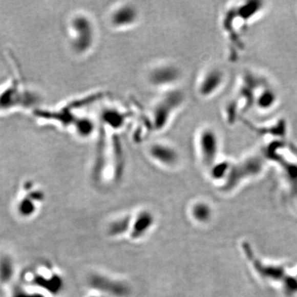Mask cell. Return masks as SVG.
<instances>
[{
  "label": "cell",
  "instance_id": "1",
  "mask_svg": "<svg viewBox=\"0 0 297 297\" xmlns=\"http://www.w3.org/2000/svg\"><path fill=\"white\" fill-rule=\"evenodd\" d=\"M71 41L74 49L84 51L90 47L94 40V28L83 16H77L70 23Z\"/></svg>",
  "mask_w": 297,
  "mask_h": 297
},
{
  "label": "cell",
  "instance_id": "2",
  "mask_svg": "<svg viewBox=\"0 0 297 297\" xmlns=\"http://www.w3.org/2000/svg\"><path fill=\"white\" fill-rule=\"evenodd\" d=\"M89 284L94 289L99 290L115 297H126L130 294V288L125 282L111 279L109 277L95 274L90 278Z\"/></svg>",
  "mask_w": 297,
  "mask_h": 297
},
{
  "label": "cell",
  "instance_id": "3",
  "mask_svg": "<svg viewBox=\"0 0 297 297\" xmlns=\"http://www.w3.org/2000/svg\"><path fill=\"white\" fill-rule=\"evenodd\" d=\"M24 93L25 90L22 85L15 80L3 85L0 88V113L14 109L21 104V101L17 98H21Z\"/></svg>",
  "mask_w": 297,
  "mask_h": 297
},
{
  "label": "cell",
  "instance_id": "4",
  "mask_svg": "<svg viewBox=\"0 0 297 297\" xmlns=\"http://www.w3.org/2000/svg\"><path fill=\"white\" fill-rule=\"evenodd\" d=\"M155 223V217L151 211L144 210L136 217L131 228V236L134 240L140 239L150 231Z\"/></svg>",
  "mask_w": 297,
  "mask_h": 297
},
{
  "label": "cell",
  "instance_id": "5",
  "mask_svg": "<svg viewBox=\"0 0 297 297\" xmlns=\"http://www.w3.org/2000/svg\"><path fill=\"white\" fill-rule=\"evenodd\" d=\"M151 156L160 163L172 166L178 162V154L172 147L167 144H154L150 151Z\"/></svg>",
  "mask_w": 297,
  "mask_h": 297
},
{
  "label": "cell",
  "instance_id": "6",
  "mask_svg": "<svg viewBox=\"0 0 297 297\" xmlns=\"http://www.w3.org/2000/svg\"><path fill=\"white\" fill-rule=\"evenodd\" d=\"M213 132L204 131L200 136V148L202 157L206 163H210L214 159L217 151V138Z\"/></svg>",
  "mask_w": 297,
  "mask_h": 297
},
{
  "label": "cell",
  "instance_id": "7",
  "mask_svg": "<svg viewBox=\"0 0 297 297\" xmlns=\"http://www.w3.org/2000/svg\"><path fill=\"white\" fill-rule=\"evenodd\" d=\"M137 17V13L136 9L132 8V6H120V8L112 13L111 16V21L113 23V25L116 27H125V26L131 25L136 21Z\"/></svg>",
  "mask_w": 297,
  "mask_h": 297
},
{
  "label": "cell",
  "instance_id": "8",
  "mask_svg": "<svg viewBox=\"0 0 297 297\" xmlns=\"http://www.w3.org/2000/svg\"><path fill=\"white\" fill-rule=\"evenodd\" d=\"M176 71L171 67H163L158 68L151 74V80L153 79L154 83L156 84H163V83H171L175 80L177 78Z\"/></svg>",
  "mask_w": 297,
  "mask_h": 297
},
{
  "label": "cell",
  "instance_id": "9",
  "mask_svg": "<svg viewBox=\"0 0 297 297\" xmlns=\"http://www.w3.org/2000/svg\"><path fill=\"white\" fill-rule=\"evenodd\" d=\"M132 220L130 217H124L117 219L111 223L109 227V234L111 236H118L123 235L132 228Z\"/></svg>",
  "mask_w": 297,
  "mask_h": 297
},
{
  "label": "cell",
  "instance_id": "10",
  "mask_svg": "<svg viewBox=\"0 0 297 297\" xmlns=\"http://www.w3.org/2000/svg\"><path fill=\"white\" fill-rule=\"evenodd\" d=\"M14 272V266H13L12 259L8 257H4L0 259V279L4 282L8 281L13 276Z\"/></svg>",
  "mask_w": 297,
  "mask_h": 297
},
{
  "label": "cell",
  "instance_id": "11",
  "mask_svg": "<svg viewBox=\"0 0 297 297\" xmlns=\"http://www.w3.org/2000/svg\"><path fill=\"white\" fill-rule=\"evenodd\" d=\"M193 217L196 221L199 222H206L209 217H210V208L206 206V204L199 203L195 204V206L193 207Z\"/></svg>",
  "mask_w": 297,
  "mask_h": 297
},
{
  "label": "cell",
  "instance_id": "12",
  "mask_svg": "<svg viewBox=\"0 0 297 297\" xmlns=\"http://www.w3.org/2000/svg\"><path fill=\"white\" fill-rule=\"evenodd\" d=\"M33 198H26L19 204V213L24 216H30L35 211V204Z\"/></svg>",
  "mask_w": 297,
  "mask_h": 297
}]
</instances>
